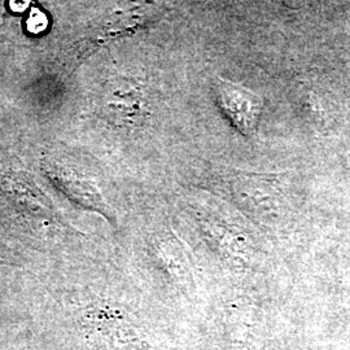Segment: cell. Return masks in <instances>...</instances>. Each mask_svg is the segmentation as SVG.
I'll return each mask as SVG.
<instances>
[{
    "mask_svg": "<svg viewBox=\"0 0 350 350\" xmlns=\"http://www.w3.org/2000/svg\"><path fill=\"white\" fill-rule=\"evenodd\" d=\"M217 100L231 124L244 137H253L262 113V100L253 91L234 82L217 78L214 82Z\"/></svg>",
    "mask_w": 350,
    "mask_h": 350,
    "instance_id": "cell-1",
    "label": "cell"
}]
</instances>
